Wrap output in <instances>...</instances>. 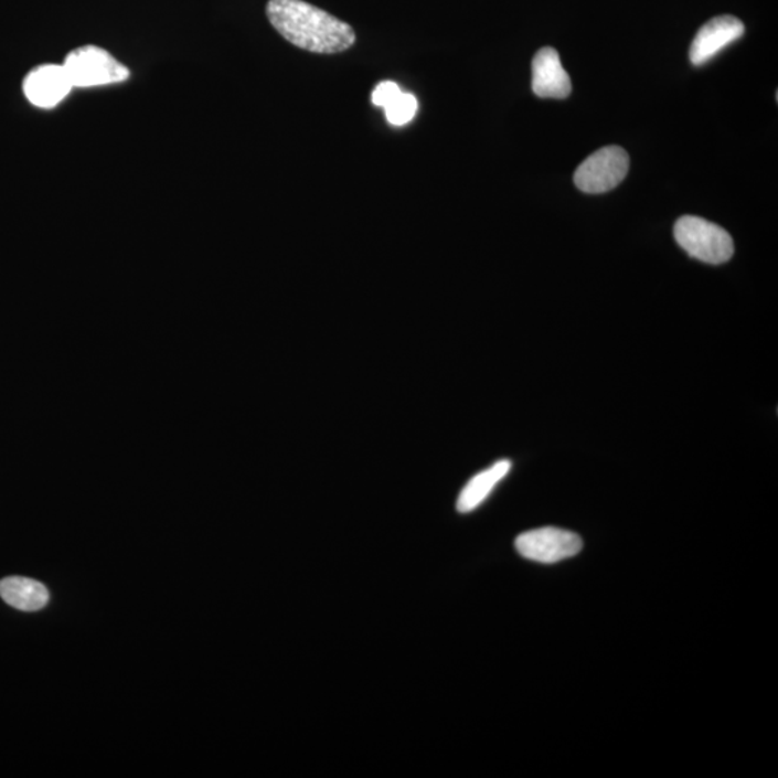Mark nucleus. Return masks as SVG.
Returning <instances> with one entry per match:
<instances>
[{
    "mask_svg": "<svg viewBox=\"0 0 778 778\" xmlns=\"http://www.w3.org/2000/svg\"><path fill=\"white\" fill-rule=\"evenodd\" d=\"M73 88L63 64L41 65L32 70L23 82V93L28 102L40 108L58 106Z\"/></svg>",
    "mask_w": 778,
    "mask_h": 778,
    "instance_id": "obj_7",
    "label": "nucleus"
},
{
    "mask_svg": "<svg viewBox=\"0 0 778 778\" xmlns=\"http://www.w3.org/2000/svg\"><path fill=\"white\" fill-rule=\"evenodd\" d=\"M73 87L92 88L126 82L129 70L106 50L86 45L71 51L64 61Z\"/></svg>",
    "mask_w": 778,
    "mask_h": 778,
    "instance_id": "obj_3",
    "label": "nucleus"
},
{
    "mask_svg": "<svg viewBox=\"0 0 778 778\" xmlns=\"http://www.w3.org/2000/svg\"><path fill=\"white\" fill-rule=\"evenodd\" d=\"M674 239L691 257L702 263L724 264L734 256V242L720 225L700 216H682L674 224Z\"/></svg>",
    "mask_w": 778,
    "mask_h": 778,
    "instance_id": "obj_2",
    "label": "nucleus"
},
{
    "mask_svg": "<svg viewBox=\"0 0 778 778\" xmlns=\"http://www.w3.org/2000/svg\"><path fill=\"white\" fill-rule=\"evenodd\" d=\"M532 89L541 98H567L573 89L567 71L554 49H542L532 61Z\"/></svg>",
    "mask_w": 778,
    "mask_h": 778,
    "instance_id": "obj_8",
    "label": "nucleus"
},
{
    "mask_svg": "<svg viewBox=\"0 0 778 778\" xmlns=\"http://www.w3.org/2000/svg\"><path fill=\"white\" fill-rule=\"evenodd\" d=\"M523 558L540 564H556L573 558L583 551V540L574 532L546 526L523 532L515 541Z\"/></svg>",
    "mask_w": 778,
    "mask_h": 778,
    "instance_id": "obj_5",
    "label": "nucleus"
},
{
    "mask_svg": "<svg viewBox=\"0 0 778 778\" xmlns=\"http://www.w3.org/2000/svg\"><path fill=\"white\" fill-rule=\"evenodd\" d=\"M399 94L401 89L397 84L391 82L381 83L376 86L374 93H372V103H374L375 106L385 108L395 97H398Z\"/></svg>",
    "mask_w": 778,
    "mask_h": 778,
    "instance_id": "obj_12",
    "label": "nucleus"
},
{
    "mask_svg": "<svg viewBox=\"0 0 778 778\" xmlns=\"http://www.w3.org/2000/svg\"><path fill=\"white\" fill-rule=\"evenodd\" d=\"M744 32V23L738 18L723 15L711 19L693 38L690 51L691 63L696 67L708 63L726 46L738 41Z\"/></svg>",
    "mask_w": 778,
    "mask_h": 778,
    "instance_id": "obj_6",
    "label": "nucleus"
},
{
    "mask_svg": "<svg viewBox=\"0 0 778 778\" xmlns=\"http://www.w3.org/2000/svg\"><path fill=\"white\" fill-rule=\"evenodd\" d=\"M0 597L7 605L22 611H38L49 605V589L35 579L8 577L0 582Z\"/></svg>",
    "mask_w": 778,
    "mask_h": 778,
    "instance_id": "obj_10",
    "label": "nucleus"
},
{
    "mask_svg": "<svg viewBox=\"0 0 778 778\" xmlns=\"http://www.w3.org/2000/svg\"><path fill=\"white\" fill-rule=\"evenodd\" d=\"M630 168L629 153L620 146H606L589 154L574 173V183L586 193H606L619 186Z\"/></svg>",
    "mask_w": 778,
    "mask_h": 778,
    "instance_id": "obj_4",
    "label": "nucleus"
},
{
    "mask_svg": "<svg viewBox=\"0 0 778 778\" xmlns=\"http://www.w3.org/2000/svg\"><path fill=\"white\" fill-rule=\"evenodd\" d=\"M418 103L412 94L401 92L398 97L385 107L386 119L393 126H404L414 119Z\"/></svg>",
    "mask_w": 778,
    "mask_h": 778,
    "instance_id": "obj_11",
    "label": "nucleus"
},
{
    "mask_svg": "<svg viewBox=\"0 0 778 778\" xmlns=\"http://www.w3.org/2000/svg\"><path fill=\"white\" fill-rule=\"evenodd\" d=\"M267 17L278 34L301 50L338 54L355 44L348 23L303 0H270Z\"/></svg>",
    "mask_w": 778,
    "mask_h": 778,
    "instance_id": "obj_1",
    "label": "nucleus"
},
{
    "mask_svg": "<svg viewBox=\"0 0 778 778\" xmlns=\"http://www.w3.org/2000/svg\"><path fill=\"white\" fill-rule=\"evenodd\" d=\"M511 467V461L501 460L471 478L457 499V511L469 513L478 509L493 489L507 478Z\"/></svg>",
    "mask_w": 778,
    "mask_h": 778,
    "instance_id": "obj_9",
    "label": "nucleus"
}]
</instances>
